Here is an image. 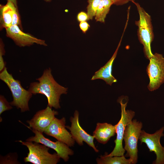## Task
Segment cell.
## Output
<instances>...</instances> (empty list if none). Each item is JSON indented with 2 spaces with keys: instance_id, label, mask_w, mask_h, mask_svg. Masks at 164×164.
<instances>
[{
  "instance_id": "17",
  "label": "cell",
  "mask_w": 164,
  "mask_h": 164,
  "mask_svg": "<svg viewBox=\"0 0 164 164\" xmlns=\"http://www.w3.org/2000/svg\"><path fill=\"white\" fill-rule=\"evenodd\" d=\"M112 5L113 2L111 0H101L94 17L96 21L104 22L106 16Z\"/></svg>"
},
{
  "instance_id": "5",
  "label": "cell",
  "mask_w": 164,
  "mask_h": 164,
  "mask_svg": "<svg viewBox=\"0 0 164 164\" xmlns=\"http://www.w3.org/2000/svg\"><path fill=\"white\" fill-rule=\"evenodd\" d=\"M18 142L27 147L29 152L24 159L25 162L33 164H56L60 161V157L57 153L51 154L49 152V148L38 143L21 140Z\"/></svg>"
},
{
  "instance_id": "19",
  "label": "cell",
  "mask_w": 164,
  "mask_h": 164,
  "mask_svg": "<svg viewBox=\"0 0 164 164\" xmlns=\"http://www.w3.org/2000/svg\"><path fill=\"white\" fill-rule=\"evenodd\" d=\"M101 0H87V13L89 20L94 18Z\"/></svg>"
},
{
  "instance_id": "28",
  "label": "cell",
  "mask_w": 164,
  "mask_h": 164,
  "mask_svg": "<svg viewBox=\"0 0 164 164\" xmlns=\"http://www.w3.org/2000/svg\"><path fill=\"white\" fill-rule=\"evenodd\" d=\"M44 1L47 2H51L52 0H43Z\"/></svg>"
},
{
  "instance_id": "21",
  "label": "cell",
  "mask_w": 164,
  "mask_h": 164,
  "mask_svg": "<svg viewBox=\"0 0 164 164\" xmlns=\"http://www.w3.org/2000/svg\"><path fill=\"white\" fill-rule=\"evenodd\" d=\"M12 108L10 104L4 96L1 95H0V114L3 112L7 110L11 109Z\"/></svg>"
},
{
  "instance_id": "24",
  "label": "cell",
  "mask_w": 164,
  "mask_h": 164,
  "mask_svg": "<svg viewBox=\"0 0 164 164\" xmlns=\"http://www.w3.org/2000/svg\"><path fill=\"white\" fill-rule=\"evenodd\" d=\"M77 20L79 22L88 20L87 13L84 11H81L79 12L77 14Z\"/></svg>"
},
{
  "instance_id": "23",
  "label": "cell",
  "mask_w": 164,
  "mask_h": 164,
  "mask_svg": "<svg viewBox=\"0 0 164 164\" xmlns=\"http://www.w3.org/2000/svg\"><path fill=\"white\" fill-rule=\"evenodd\" d=\"M4 44L2 41H0V71H2L5 68V64L4 62L3 56L5 53Z\"/></svg>"
},
{
  "instance_id": "9",
  "label": "cell",
  "mask_w": 164,
  "mask_h": 164,
  "mask_svg": "<svg viewBox=\"0 0 164 164\" xmlns=\"http://www.w3.org/2000/svg\"><path fill=\"white\" fill-rule=\"evenodd\" d=\"M31 129L34 133L35 135L29 137L26 141L41 143L53 149L60 158L62 159L65 162L68 161L69 155L73 154V151L65 143L58 140L55 142H53L45 137L43 133L36 130Z\"/></svg>"
},
{
  "instance_id": "13",
  "label": "cell",
  "mask_w": 164,
  "mask_h": 164,
  "mask_svg": "<svg viewBox=\"0 0 164 164\" xmlns=\"http://www.w3.org/2000/svg\"><path fill=\"white\" fill-rule=\"evenodd\" d=\"M6 29V36L20 47L30 46L34 44L47 46L44 40L38 39L23 32L17 25H12Z\"/></svg>"
},
{
  "instance_id": "25",
  "label": "cell",
  "mask_w": 164,
  "mask_h": 164,
  "mask_svg": "<svg viewBox=\"0 0 164 164\" xmlns=\"http://www.w3.org/2000/svg\"><path fill=\"white\" fill-rule=\"evenodd\" d=\"M79 26L80 29L84 33L87 32L90 27L89 24L87 21L80 22Z\"/></svg>"
},
{
  "instance_id": "16",
  "label": "cell",
  "mask_w": 164,
  "mask_h": 164,
  "mask_svg": "<svg viewBox=\"0 0 164 164\" xmlns=\"http://www.w3.org/2000/svg\"><path fill=\"white\" fill-rule=\"evenodd\" d=\"M15 5L14 4L10 1H7L5 5H0L1 29H6L12 25L13 9Z\"/></svg>"
},
{
  "instance_id": "10",
  "label": "cell",
  "mask_w": 164,
  "mask_h": 164,
  "mask_svg": "<svg viewBox=\"0 0 164 164\" xmlns=\"http://www.w3.org/2000/svg\"><path fill=\"white\" fill-rule=\"evenodd\" d=\"M65 124V118L59 119L55 117L44 133L71 147L74 145L75 141L66 129Z\"/></svg>"
},
{
  "instance_id": "22",
  "label": "cell",
  "mask_w": 164,
  "mask_h": 164,
  "mask_svg": "<svg viewBox=\"0 0 164 164\" xmlns=\"http://www.w3.org/2000/svg\"><path fill=\"white\" fill-rule=\"evenodd\" d=\"M12 25L19 26L21 24L18 9L15 5L13 9Z\"/></svg>"
},
{
  "instance_id": "1",
  "label": "cell",
  "mask_w": 164,
  "mask_h": 164,
  "mask_svg": "<svg viewBox=\"0 0 164 164\" xmlns=\"http://www.w3.org/2000/svg\"><path fill=\"white\" fill-rule=\"evenodd\" d=\"M38 81L31 83L28 90L33 94L45 95L48 100V106L57 109L60 108V96L66 94L68 88L59 84L54 79L50 68L45 70L42 75L36 79Z\"/></svg>"
},
{
  "instance_id": "6",
  "label": "cell",
  "mask_w": 164,
  "mask_h": 164,
  "mask_svg": "<svg viewBox=\"0 0 164 164\" xmlns=\"http://www.w3.org/2000/svg\"><path fill=\"white\" fill-rule=\"evenodd\" d=\"M142 124L136 119L132 120L126 126L123 136L125 142L124 149L129 157L131 164H136L138 161V142L139 139Z\"/></svg>"
},
{
  "instance_id": "2",
  "label": "cell",
  "mask_w": 164,
  "mask_h": 164,
  "mask_svg": "<svg viewBox=\"0 0 164 164\" xmlns=\"http://www.w3.org/2000/svg\"><path fill=\"white\" fill-rule=\"evenodd\" d=\"M0 79L7 84L11 92L13 101L10 102V105L20 108L21 112L29 111V102L33 94L22 87L20 82L13 78L6 67L0 72Z\"/></svg>"
},
{
  "instance_id": "27",
  "label": "cell",
  "mask_w": 164,
  "mask_h": 164,
  "mask_svg": "<svg viewBox=\"0 0 164 164\" xmlns=\"http://www.w3.org/2000/svg\"><path fill=\"white\" fill-rule=\"evenodd\" d=\"M7 0V1H10L13 2L15 6L18 8L17 0Z\"/></svg>"
},
{
  "instance_id": "15",
  "label": "cell",
  "mask_w": 164,
  "mask_h": 164,
  "mask_svg": "<svg viewBox=\"0 0 164 164\" xmlns=\"http://www.w3.org/2000/svg\"><path fill=\"white\" fill-rule=\"evenodd\" d=\"M115 133V125L107 123H98L93 132V136L98 142L104 144L114 136Z\"/></svg>"
},
{
  "instance_id": "11",
  "label": "cell",
  "mask_w": 164,
  "mask_h": 164,
  "mask_svg": "<svg viewBox=\"0 0 164 164\" xmlns=\"http://www.w3.org/2000/svg\"><path fill=\"white\" fill-rule=\"evenodd\" d=\"M79 118V113L76 110L73 117H71L70 118L71 122L70 126H66V128L70 130L72 137L79 145H83V142H84L91 147L96 152H98L99 150L95 146L94 142V137L87 133L81 127Z\"/></svg>"
},
{
  "instance_id": "26",
  "label": "cell",
  "mask_w": 164,
  "mask_h": 164,
  "mask_svg": "<svg viewBox=\"0 0 164 164\" xmlns=\"http://www.w3.org/2000/svg\"><path fill=\"white\" fill-rule=\"evenodd\" d=\"M113 5L117 6H121L126 4L129 2L135 1V0H111Z\"/></svg>"
},
{
  "instance_id": "14",
  "label": "cell",
  "mask_w": 164,
  "mask_h": 164,
  "mask_svg": "<svg viewBox=\"0 0 164 164\" xmlns=\"http://www.w3.org/2000/svg\"><path fill=\"white\" fill-rule=\"evenodd\" d=\"M124 33L121 37L118 46L114 54L110 60L103 67L96 72L93 76L91 80L101 79L104 80L107 84L111 85L117 80L112 74V66L113 62L117 56V53L120 46Z\"/></svg>"
},
{
  "instance_id": "7",
  "label": "cell",
  "mask_w": 164,
  "mask_h": 164,
  "mask_svg": "<svg viewBox=\"0 0 164 164\" xmlns=\"http://www.w3.org/2000/svg\"><path fill=\"white\" fill-rule=\"evenodd\" d=\"M149 60L146 69L149 79L148 88L153 91L164 83V58L162 54L155 53Z\"/></svg>"
},
{
  "instance_id": "3",
  "label": "cell",
  "mask_w": 164,
  "mask_h": 164,
  "mask_svg": "<svg viewBox=\"0 0 164 164\" xmlns=\"http://www.w3.org/2000/svg\"><path fill=\"white\" fill-rule=\"evenodd\" d=\"M132 2L136 6L139 15V19L136 22L138 27V38L143 46L146 57L149 59L153 55L151 48V44L154 37L151 17L139 3L135 1Z\"/></svg>"
},
{
  "instance_id": "18",
  "label": "cell",
  "mask_w": 164,
  "mask_h": 164,
  "mask_svg": "<svg viewBox=\"0 0 164 164\" xmlns=\"http://www.w3.org/2000/svg\"><path fill=\"white\" fill-rule=\"evenodd\" d=\"M96 162L98 164H130L131 162L129 159H126L124 156H107L105 154L97 158Z\"/></svg>"
},
{
  "instance_id": "20",
  "label": "cell",
  "mask_w": 164,
  "mask_h": 164,
  "mask_svg": "<svg viewBox=\"0 0 164 164\" xmlns=\"http://www.w3.org/2000/svg\"><path fill=\"white\" fill-rule=\"evenodd\" d=\"M16 154H8L6 156L1 157L0 163L1 164H18Z\"/></svg>"
},
{
  "instance_id": "8",
  "label": "cell",
  "mask_w": 164,
  "mask_h": 164,
  "mask_svg": "<svg viewBox=\"0 0 164 164\" xmlns=\"http://www.w3.org/2000/svg\"><path fill=\"white\" fill-rule=\"evenodd\" d=\"M164 127H162L154 133L150 134L141 130L139 139L141 144L145 143L150 152H153L156 155L154 164H164V147L160 142L161 137L164 136Z\"/></svg>"
},
{
  "instance_id": "4",
  "label": "cell",
  "mask_w": 164,
  "mask_h": 164,
  "mask_svg": "<svg viewBox=\"0 0 164 164\" xmlns=\"http://www.w3.org/2000/svg\"><path fill=\"white\" fill-rule=\"evenodd\" d=\"M128 101V97L126 96L121 97L118 100L121 106V116L119 122L115 125L117 134L116 139L114 141L115 146L109 154L105 153L107 156L124 155L125 150L123 147L122 141L125 130L126 126L132 120L135 114V112L131 110H126Z\"/></svg>"
},
{
  "instance_id": "12",
  "label": "cell",
  "mask_w": 164,
  "mask_h": 164,
  "mask_svg": "<svg viewBox=\"0 0 164 164\" xmlns=\"http://www.w3.org/2000/svg\"><path fill=\"white\" fill-rule=\"evenodd\" d=\"M58 114L57 111L52 110L47 105L46 108L37 112L31 119L27 121L29 125L28 127L43 133Z\"/></svg>"
}]
</instances>
